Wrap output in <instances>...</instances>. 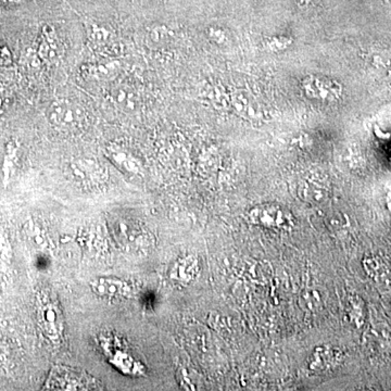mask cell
Returning <instances> with one entry per match:
<instances>
[{"instance_id":"obj_1","label":"cell","mask_w":391,"mask_h":391,"mask_svg":"<svg viewBox=\"0 0 391 391\" xmlns=\"http://www.w3.org/2000/svg\"><path fill=\"white\" fill-rule=\"evenodd\" d=\"M48 120L58 131L67 133L84 129L88 123L84 106L69 98H58L50 104Z\"/></svg>"},{"instance_id":"obj_2","label":"cell","mask_w":391,"mask_h":391,"mask_svg":"<svg viewBox=\"0 0 391 391\" xmlns=\"http://www.w3.org/2000/svg\"><path fill=\"white\" fill-rule=\"evenodd\" d=\"M301 90L308 99L333 104L342 97L344 88L340 83L322 75H309L301 81Z\"/></svg>"},{"instance_id":"obj_3","label":"cell","mask_w":391,"mask_h":391,"mask_svg":"<svg viewBox=\"0 0 391 391\" xmlns=\"http://www.w3.org/2000/svg\"><path fill=\"white\" fill-rule=\"evenodd\" d=\"M121 62L117 60L111 61L96 62L85 65L81 70V75L86 81L92 82H106L114 79L121 72Z\"/></svg>"},{"instance_id":"obj_4","label":"cell","mask_w":391,"mask_h":391,"mask_svg":"<svg viewBox=\"0 0 391 391\" xmlns=\"http://www.w3.org/2000/svg\"><path fill=\"white\" fill-rule=\"evenodd\" d=\"M106 154L113 160L114 163L123 168L124 171L135 174L141 172V162L127 149H124L119 145L111 144L106 147Z\"/></svg>"},{"instance_id":"obj_5","label":"cell","mask_w":391,"mask_h":391,"mask_svg":"<svg viewBox=\"0 0 391 391\" xmlns=\"http://www.w3.org/2000/svg\"><path fill=\"white\" fill-rule=\"evenodd\" d=\"M111 99L120 109L134 111L141 104V95L134 87L122 85L112 90Z\"/></svg>"},{"instance_id":"obj_6","label":"cell","mask_w":391,"mask_h":391,"mask_svg":"<svg viewBox=\"0 0 391 391\" xmlns=\"http://www.w3.org/2000/svg\"><path fill=\"white\" fill-rule=\"evenodd\" d=\"M75 176L87 182L102 181L104 177V168L98 162L90 159H79L72 164Z\"/></svg>"},{"instance_id":"obj_7","label":"cell","mask_w":391,"mask_h":391,"mask_svg":"<svg viewBox=\"0 0 391 391\" xmlns=\"http://www.w3.org/2000/svg\"><path fill=\"white\" fill-rule=\"evenodd\" d=\"M88 42L95 47L108 48L114 45V35L111 30L104 25L92 23L86 29Z\"/></svg>"},{"instance_id":"obj_8","label":"cell","mask_w":391,"mask_h":391,"mask_svg":"<svg viewBox=\"0 0 391 391\" xmlns=\"http://www.w3.org/2000/svg\"><path fill=\"white\" fill-rule=\"evenodd\" d=\"M42 55L46 59H60L62 54V46L60 38H58L55 31L52 28H46L44 30V45H42Z\"/></svg>"},{"instance_id":"obj_9","label":"cell","mask_w":391,"mask_h":391,"mask_svg":"<svg viewBox=\"0 0 391 391\" xmlns=\"http://www.w3.org/2000/svg\"><path fill=\"white\" fill-rule=\"evenodd\" d=\"M168 30L164 26H159V25H154L152 28L147 31L146 40L147 45L159 46L161 45L162 42L168 40Z\"/></svg>"},{"instance_id":"obj_10","label":"cell","mask_w":391,"mask_h":391,"mask_svg":"<svg viewBox=\"0 0 391 391\" xmlns=\"http://www.w3.org/2000/svg\"><path fill=\"white\" fill-rule=\"evenodd\" d=\"M292 40L289 38H286V36H275V38L269 40V49L278 51V50H282L284 48L288 47L292 44Z\"/></svg>"},{"instance_id":"obj_11","label":"cell","mask_w":391,"mask_h":391,"mask_svg":"<svg viewBox=\"0 0 391 391\" xmlns=\"http://www.w3.org/2000/svg\"><path fill=\"white\" fill-rule=\"evenodd\" d=\"M208 36L216 44H221L226 40L225 33L221 28H209Z\"/></svg>"},{"instance_id":"obj_12","label":"cell","mask_w":391,"mask_h":391,"mask_svg":"<svg viewBox=\"0 0 391 391\" xmlns=\"http://www.w3.org/2000/svg\"><path fill=\"white\" fill-rule=\"evenodd\" d=\"M315 0H300L299 5L302 7H308V6H311L314 3Z\"/></svg>"},{"instance_id":"obj_13","label":"cell","mask_w":391,"mask_h":391,"mask_svg":"<svg viewBox=\"0 0 391 391\" xmlns=\"http://www.w3.org/2000/svg\"><path fill=\"white\" fill-rule=\"evenodd\" d=\"M0 54H1V47H0Z\"/></svg>"}]
</instances>
